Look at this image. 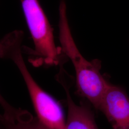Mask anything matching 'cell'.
<instances>
[{
  "label": "cell",
  "instance_id": "5",
  "mask_svg": "<svg viewBox=\"0 0 129 129\" xmlns=\"http://www.w3.org/2000/svg\"><path fill=\"white\" fill-rule=\"evenodd\" d=\"M57 80L63 86L67 96L68 111L64 129H98L90 110L73 101L61 74L58 75Z\"/></svg>",
  "mask_w": 129,
  "mask_h": 129
},
{
  "label": "cell",
  "instance_id": "7",
  "mask_svg": "<svg viewBox=\"0 0 129 129\" xmlns=\"http://www.w3.org/2000/svg\"><path fill=\"white\" fill-rule=\"evenodd\" d=\"M0 105L3 108L4 113L3 115L6 116H12L18 112L20 109H17L10 104L6 101L0 93Z\"/></svg>",
  "mask_w": 129,
  "mask_h": 129
},
{
  "label": "cell",
  "instance_id": "3",
  "mask_svg": "<svg viewBox=\"0 0 129 129\" xmlns=\"http://www.w3.org/2000/svg\"><path fill=\"white\" fill-rule=\"evenodd\" d=\"M23 13L34 44L28 50L29 60L35 66L62 64L67 58L55 45L53 29L37 0H21Z\"/></svg>",
  "mask_w": 129,
  "mask_h": 129
},
{
  "label": "cell",
  "instance_id": "1",
  "mask_svg": "<svg viewBox=\"0 0 129 129\" xmlns=\"http://www.w3.org/2000/svg\"><path fill=\"white\" fill-rule=\"evenodd\" d=\"M23 35L14 31L0 42V58L12 60L21 74L32 102L37 118L49 129H64L66 121L60 104L37 83L30 73L22 55Z\"/></svg>",
  "mask_w": 129,
  "mask_h": 129
},
{
  "label": "cell",
  "instance_id": "4",
  "mask_svg": "<svg viewBox=\"0 0 129 129\" xmlns=\"http://www.w3.org/2000/svg\"><path fill=\"white\" fill-rule=\"evenodd\" d=\"M98 110L106 116L113 129H129V97L122 88L109 83Z\"/></svg>",
  "mask_w": 129,
  "mask_h": 129
},
{
  "label": "cell",
  "instance_id": "2",
  "mask_svg": "<svg viewBox=\"0 0 129 129\" xmlns=\"http://www.w3.org/2000/svg\"><path fill=\"white\" fill-rule=\"evenodd\" d=\"M59 14L61 48L73 64L78 92L98 110L102 96L110 83L101 74V62L97 59L88 61L79 51L71 32L64 1L60 3Z\"/></svg>",
  "mask_w": 129,
  "mask_h": 129
},
{
  "label": "cell",
  "instance_id": "6",
  "mask_svg": "<svg viewBox=\"0 0 129 129\" xmlns=\"http://www.w3.org/2000/svg\"><path fill=\"white\" fill-rule=\"evenodd\" d=\"M0 121L5 129H49L42 123L37 117L21 109L14 115H0Z\"/></svg>",
  "mask_w": 129,
  "mask_h": 129
}]
</instances>
